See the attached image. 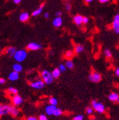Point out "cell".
Segmentation results:
<instances>
[{"instance_id":"1","label":"cell","mask_w":119,"mask_h":120,"mask_svg":"<svg viewBox=\"0 0 119 120\" xmlns=\"http://www.w3.org/2000/svg\"><path fill=\"white\" fill-rule=\"evenodd\" d=\"M41 78H42V80H43L46 84H50V83H53V80H54V78H53L52 75V73H50V72H49L47 70L42 71Z\"/></svg>"},{"instance_id":"2","label":"cell","mask_w":119,"mask_h":120,"mask_svg":"<svg viewBox=\"0 0 119 120\" xmlns=\"http://www.w3.org/2000/svg\"><path fill=\"white\" fill-rule=\"evenodd\" d=\"M14 59L17 62L21 63L23 62L27 57V51L24 49L17 50L15 54L14 55Z\"/></svg>"},{"instance_id":"3","label":"cell","mask_w":119,"mask_h":120,"mask_svg":"<svg viewBox=\"0 0 119 120\" xmlns=\"http://www.w3.org/2000/svg\"><path fill=\"white\" fill-rule=\"evenodd\" d=\"M91 106L95 111L99 113H103L105 111V105L102 103H99V102L97 101L96 100H93L91 101Z\"/></svg>"},{"instance_id":"4","label":"cell","mask_w":119,"mask_h":120,"mask_svg":"<svg viewBox=\"0 0 119 120\" xmlns=\"http://www.w3.org/2000/svg\"><path fill=\"white\" fill-rule=\"evenodd\" d=\"M88 80L93 83H99L102 80V75H101V74L99 73L98 72L94 71L89 75Z\"/></svg>"},{"instance_id":"5","label":"cell","mask_w":119,"mask_h":120,"mask_svg":"<svg viewBox=\"0 0 119 120\" xmlns=\"http://www.w3.org/2000/svg\"><path fill=\"white\" fill-rule=\"evenodd\" d=\"M30 86L34 89H41L44 88L45 82L43 80H37L30 83Z\"/></svg>"},{"instance_id":"6","label":"cell","mask_w":119,"mask_h":120,"mask_svg":"<svg viewBox=\"0 0 119 120\" xmlns=\"http://www.w3.org/2000/svg\"><path fill=\"white\" fill-rule=\"evenodd\" d=\"M27 49L29 51H38L41 49H43V45L37 43H34V42H31L29 43L27 46Z\"/></svg>"},{"instance_id":"7","label":"cell","mask_w":119,"mask_h":120,"mask_svg":"<svg viewBox=\"0 0 119 120\" xmlns=\"http://www.w3.org/2000/svg\"><path fill=\"white\" fill-rule=\"evenodd\" d=\"M12 102H13V103L15 106H18L23 103V100L20 95L15 94L13 96V98H12Z\"/></svg>"},{"instance_id":"8","label":"cell","mask_w":119,"mask_h":120,"mask_svg":"<svg viewBox=\"0 0 119 120\" xmlns=\"http://www.w3.org/2000/svg\"><path fill=\"white\" fill-rule=\"evenodd\" d=\"M9 113V105L0 104V117Z\"/></svg>"},{"instance_id":"9","label":"cell","mask_w":119,"mask_h":120,"mask_svg":"<svg viewBox=\"0 0 119 120\" xmlns=\"http://www.w3.org/2000/svg\"><path fill=\"white\" fill-rule=\"evenodd\" d=\"M56 105H48L47 106H46L45 108V113L47 115H53V113H54L55 110L56 109Z\"/></svg>"},{"instance_id":"10","label":"cell","mask_w":119,"mask_h":120,"mask_svg":"<svg viewBox=\"0 0 119 120\" xmlns=\"http://www.w3.org/2000/svg\"><path fill=\"white\" fill-rule=\"evenodd\" d=\"M9 113L13 116H17L19 114V110L15 106L9 105Z\"/></svg>"},{"instance_id":"11","label":"cell","mask_w":119,"mask_h":120,"mask_svg":"<svg viewBox=\"0 0 119 120\" xmlns=\"http://www.w3.org/2000/svg\"><path fill=\"white\" fill-rule=\"evenodd\" d=\"M19 79V73L15 71H12L8 75V79L11 81H15Z\"/></svg>"},{"instance_id":"12","label":"cell","mask_w":119,"mask_h":120,"mask_svg":"<svg viewBox=\"0 0 119 120\" xmlns=\"http://www.w3.org/2000/svg\"><path fill=\"white\" fill-rule=\"evenodd\" d=\"M16 51H17V49L14 46H10V47L7 48L5 50L6 53L8 54L10 56H14Z\"/></svg>"},{"instance_id":"13","label":"cell","mask_w":119,"mask_h":120,"mask_svg":"<svg viewBox=\"0 0 119 120\" xmlns=\"http://www.w3.org/2000/svg\"><path fill=\"white\" fill-rule=\"evenodd\" d=\"M29 18H30V15L27 12H23V13H21L20 14L19 20L21 22H26L29 20Z\"/></svg>"},{"instance_id":"14","label":"cell","mask_w":119,"mask_h":120,"mask_svg":"<svg viewBox=\"0 0 119 120\" xmlns=\"http://www.w3.org/2000/svg\"><path fill=\"white\" fill-rule=\"evenodd\" d=\"M83 15H77L74 17V19H73V21L74 23H75L76 25H78V26H80L81 25L82 23H83Z\"/></svg>"},{"instance_id":"15","label":"cell","mask_w":119,"mask_h":120,"mask_svg":"<svg viewBox=\"0 0 119 120\" xmlns=\"http://www.w3.org/2000/svg\"><path fill=\"white\" fill-rule=\"evenodd\" d=\"M62 22L63 21H62L61 17H56V19H54L53 21V25L56 28H58L62 25Z\"/></svg>"},{"instance_id":"16","label":"cell","mask_w":119,"mask_h":120,"mask_svg":"<svg viewBox=\"0 0 119 120\" xmlns=\"http://www.w3.org/2000/svg\"><path fill=\"white\" fill-rule=\"evenodd\" d=\"M44 6H45L44 4H41L37 9H36L35 10L33 11V13H32V15L34 16V17H36V16H38L39 15H40L42 13H43V10L44 9Z\"/></svg>"},{"instance_id":"17","label":"cell","mask_w":119,"mask_h":120,"mask_svg":"<svg viewBox=\"0 0 119 120\" xmlns=\"http://www.w3.org/2000/svg\"><path fill=\"white\" fill-rule=\"evenodd\" d=\"M119 98L118 94L115 93V92H112L109 94L108 96V99L109 100H110L111 102H117L118 99Z\"/></svg>"},{"instance_id":"18","label":"cell","mask_w":119,"mask_h":120,"mask_svg":"<svg viewBox=\"0 0 119 120\" xmlns=\"http://www.w3.org/2000/svg\"><path fill=\"white\" fill-rule=\"evenodd\" d=\"M13 71L17 72V73H21V72L23 70V67L20 63L17 62L13 65Z\"/></svg>"},{"instance_id":"19","label":"cell","mask_w":119,"mask_h":120,"mask_svg":"<svg viewBox=\"0 0 119 120\" xmlns=\"http://www.w3.org/2000/svg\"><path fill=\"white\" fill-rule=\"evenodd\" d=\"M83 51H84V47H83V45H82L80 44L77 45L75 46V53H77V54L82 53Z\"/></svg>"},{"instance_id":"20","label":"cell","mask_w":119,"mask_h":120,"mask_svg":"<svg viewBox=\"0 0 119 120\" xmlns=\"http://www.w3.org/2000/svg\"><path fill=\"white\" fill-rule=\"evenodd\" d=\"M112 29L114 30V32L116 34H119V23H117L115 21H113V22L112 23Z\"/></svg>"},{"instance_id":"21","label":"cell","mask_w":119,"mask_h":120,"mask_svg":"<svg viewBox=\"0 0 119 120\" xmlns=\"http://www.w3.org/2000/svg\"><path fill=\"white\" fill-rule=\"evenodd\" d=\"M61 73V72L60 71V70H59L58 68H56V69H54L53 70L52 75H53V76L54 79H58V78L60 76Z\"/></svg>"},{"instance_id":"22","label":"cell","mask_w":119,"mask_h":120,"mask_svg":"<svg viewBox=\"0 0 119 120\" xmlns=\"http://www.w3.org/2000/svg\"><path fill=\"white\" fill-rule=\"evenodd\" d=\"M65 65H66V67L69 69H72L74 68V63L72 60H70V59L67 60L66 63H65Z\"/></svg>"},{"instance_id":"23","label":"cell","mask_w":119,"mask_h":120,"mask_svg":"<svg viewBox=\"0 0 119 120\" xmlns=\"http://www.w3.org/2000/svg\"><path fill=\"white\" fill-rule=\"evenodd\" d=\"M7 92L10 93V94H18V89L14 88V87H9L7 89Z\"/></svg>"},{"instance_id":"24","label":"cell","mask_w":119,"mask_h":120,"mask_svg":"<svg viewBox=\"0 0 119 120\" xmlns=\"http://www.w3.org/2000/svg\"><path fill=\"white\" fill-rule=\"evenodd\" d=\"M62 113H63V111L61 109H58V108H56V109L55 110L54 113H53V116H61L62 115Z\"/></svg>"},{"instance_id":"25","label":"cell","mask_w":119,"mask_h":120,"mask_svg":"<svg viewBox=\"0 0 119 120\" xmlns=\"http://www.w3.org/2000/svg\"><path fill=\"white\" fill-rule=\"evenodd\" d=\"M49 103L50 105H56L58 104V100L56 98H50L49 99Z\"/></svg>"},{"instance_id":"26","label":"cell","mask_w":119,"mask_h":120,"mask_svg":"<svg viewBox=\"0 0 119 120\" xmlns=\"http://www.w3.org/2000/svg\"><path fill=\"white\" fill-rule=\"evenodd\" d=\"M65 56L67 59H71L73 56V52L72 51H67L66 53H65Z\"/></svg>"},{"instance_id":"27","label":"cell","mask_w":119,"mask_h":120,"mask_svg":"<svg viewBox=\"0 0 119 120\" xmlns=\"http://www.w3.org/2000/svg\"><path fill=\"white\" fill-rule=\"evenodd\" d=\"M105 55L106 56V58H108V59H110L112 57V53L110 50L108 49H106L105 51Z\"/></svg>"},{"instance_id":"28","label":"cell","mask_w":119,"mask_h":120,"mask_svg":"<svg viewBox=\"0 0 119 120\" xmlns=\"http://www.w3.org/2000/svg\"><path fill=\"white\" fill-rule=\"evenodd\" d=\"M58 69L60 70V71L61 72V73H64V72L66 71V70H67V67H66V65H65V64H61L60 65H59Z\"/></svg>"},{"instance_id":"29","label":"cell","mask_w":119,"mask_h":120,"mask_svg":"<svg viewBox=\"0 0 119 120\" xmlns=\"http://www.w3.org/2000/svg\"><path fill=\"white\" fill-rule=\"evenodd\" d=\"M94 112V109L93 107H88L86 109V113H88V114H91V113H93Z\"/></svg>"},{"instance_id":"30","label":"cell","mask_w":119,"mask_h":120,"mask_svg":"<svg viewBox=\"0 0 119 120\" xmlns=\"http://www.w3.org/2000/svg\"><path fill=\"white\" fill-rule=\"evenodd\" d=\"M83 119H84V116L83 115H78L75 116L72 120H83Z\"/></svg>"},{"instance_id":"31","label":"cell","mask_w":119,"mask_h":120,"mask_svg":"<svg viewBox=\"0 0 119 120\" xmlns=\"http://www.w3.org/2000/svg\"><path fill=\"white\" fill-rule=\"evenodd\" d=\"M65 8H66L67 11L69 12V11H71V10H72V5H71L69 3H67L65 4Z\"/></svg>"},{"instance_id":"32","label":"cell","mask_w":119,"mask_h":120,"mask_svg":"<svg viewBox=\"0 0 119 120\" xmlns=\"http://www.w3.org/2000/svg\"><path fill=\"white\" fill-rule=\"evenodd\" d=\"M39 120H48L47 119V117L45 115V114H41L40 116H39Z\"/></svg>"},{"instance_id":"33","label":"cell","mask_w":119,"mask_h":120,"mask_svg":"<svg viewBox=\"0 0 119 120\" xmlns=\"http://www.w3.org/2000/svg\"><path fill=\"white\" fill-rule=\"evenodd\" d=\"M89 21V19H88L87 17H84L83 18V23H84V24H86V23H88Z\"/></svg>"},{"instance_id":"34","label":"cell","mask_w":119,"mask_h":120,"mask_svg":"<svg viewBox=\"0 0 119 120\" xmlns=\"http://www.w3.org/2000/svg\"><path fill=\"white\" fill-rule=\"evenodd\" d=\"M114 21L117 23H119V14L116 15L114 18Z\"/></svg>"},{"instance_id":"35","label":"cell","mask_w":119,"mask_h":120,"mask_svg":"<svg viewBox=\"0 0 119 120\" xmlns=\"http://www.w3.org/2000/svg\"><path fill=\"white\" fill-rule=\"evenodd\" d=\"M6 83V80L3 78H0V84H4Z\"/></svg>"},{"instance_id":"36","label":"cell","mask_w":119,"mask_h":120,"mask_svg":"<svg viewBox=\"0 0 119 120\" xmlns=\"http://www.w3.org/2000/svg\"><path fill=\"white\" fill-rule=\"evenodd\" d=\"M13 2L15 4H20L22 2V0H13Z\"/></svg>"},{"instance_id":"37","label":"cell","mask_w":119,"mask_h":120,"mask_svg":"<svg viewBox=\"0 0 119 120\" xmlns=\"http://www.w3.org/2000/svg\"><path fill=\"white\" fill-rule=\"evenodd\" d=\"M61 15H62V13H61V11H58V12H56V17H61Z\"/></svg>"},{"instance_id":"38","label":"cell","mask_w":119,"mask_h":120,"mask_svg":"<svg viewBox=\"0 0 119 120\" xmlns=\"http://www.w3.org/2000/svg\"><path fill=\"white\" fill-rule=\"evenodd\" d=\"M26 120H39V119H37L36 117H34V116H30V117L27 118Z\"/></svg>"},{"instance_id":"39","label":"cell","mask_w":119,"mask_h":120,"mask_svg":"<svg viewBox=\"0 0 119 120\" xmlns=\"http://www.w3.org/2000/svg\"><path fill=\"white\" fill-rule=\"evenodd\" d=\"M44 17L45 18V19H48V18L50 17L49 13H45V14H44Z\"/></svg>"},{"instance_id":"40","label":"cell","mask_w":119,"mask_h":120,"mask_svg":"<svg viewBox=\"0 0 119 120\" xmlns=\"http://www.w3.org/2000/svg\"><path fill=\"white\" fill-rule=\"evenodd\" d=\"M115 75H116L117 76H118V77H119V68H118L115 70Z\"/></svg>"},{"instance_id":"41","label":"cell","mask_w":119,"mask_h":120,"mask_svg":"<svg viewBox=\"0 0 119 120\" xmlns=\"http://www.w3.org/2000/svg\"><path fill=\"white\" fill-rule=\"evenodd\" d=\"M99 1L101 3H106V2H109L110 0H99Z\"/></svg>"},{"instance_id":"42","label":"cell","mask_w":119,"mask_h":120,"mask_svg":"<svg viewBox=\"0 0 119 120\" xmlns=\"http://www.w3.org/2000/svg\"><path fill=\"white\" fill-rule=\"evenodd\" d=\"M85 1V2H86V3H90V2H91L93 0H84Z\"/></svg>"},{"instance_id":"43","label":"cell","mask_w":119,"mask_h":120,"mask_svg":"<svg viewBox=\"0 0 119 120\" xmlns=\"http://www.w3.org/2000/svg\"><path fill=\"white\" fill-rule=\"evenodd\" d=\"M91 120H97V119L96 118H93V119H91Z\"/></svg>"},{"instance_id":"44","label":"cell","mask_w":119,"mask_h":120,"mask_svg":"<svg viewBox=\"0 0 119 120\" xmlns=\"http://www.w3.org/2000/svg\"><path fill=\"white\" fill-rule=\"evenodd\" d=\"M117 103H119V98H118V100H117Z\"/></svg>"},{"instance_id":"45","label":"cell","mask_w":119,"mask_h":120,"mask_svg":"<svg viewBox=\"0 0 119 120\" xmlns=\"http://www.w3.org/2000/svg\"><path fill=\"white\" fill-rule=\"evenodd\" d=\"M0 50H1V48H0Z\"/></svg>"}]
</instances>
